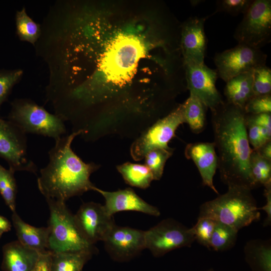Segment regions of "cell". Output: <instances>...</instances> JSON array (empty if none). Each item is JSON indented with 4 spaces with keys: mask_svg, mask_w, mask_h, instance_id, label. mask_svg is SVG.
<instances>
[{
    "mask_svg": "<svg viewBox=\"0 0 271 271\" xmlns=\"http://www.w3.org/2000/svg\"><path fill=\"white\" fill-rule=\"evenodd\" d=\"M155 15V14H154ZM149 21H112L111 11L85 4L70 9L54 33L50 68L63 109L85 117L132 113L142 107L133 97L136 82L147 84L169 66L174 42L157 15Z\"/></svg>",
    "mask_w": 271,
    "mask_h": 271,
    "instance_id": "1",
    "label": "cell"
},
{
    "mask_svg": "<svg viewBox=\"0 0 271 271\" xmlns=\"http://www.w3.org/2000/svg\"><path fill=\"white\" fill-rule=\"evenodd\" d=\"M212 113L214 144L221 181L229 187L252 190L250 157L252 149L247 138L243 109L224 101Z\"/></svg>",
    "mask_w": 271,
    "mask_h": 271,
    "instance_id": "2",
    "label": "cell"
},
{
    "mask_svg": "<svg viewBox=\"0 0 271 271\" xmlns=\"http://www.w3.org/2000/svg\"><path fill=\"white\" fill-rule=\"evenodd\" d=\"M82 132L81 130L72 131L55 140L54 147L48 152V164L41 169L37 180L39 190L46 199L65 202L95 187L90 177L99 166L84 162L71 148L74 138Z\"/></svg>",
    "mask_w": 271,
    "mask_h": 271,
    "instance_id": "3",
    "label": "cell"
},
{
    "mask_svg": "<svg viewBox=\"0 0 271 271\" xmlns=\"http://www.w3.org/2000/svg\"><path fill=\"white\" fill-rule=\"evenodd\" d=\"M258 210L251 190L229 187L225 193L201 205L198 218H209L238 231L259 220Z\"/></svg>",
    "mask_w": 271,
    "mask_h": 271,
    "instance_id": "4",
    "label": "cell"
},
{
    "mask_svg": "<svg viewBox=\"0 0 271 271\" xmlns=\"http://www.w3.org/2000/svg\"><path fill=\"white\" fill-rule=\"evenodd\" d=\"M50 210L48 221V250L53 253L63 252H98L94 245L82 235L73 215L65 202L46 199Z\"/></svg>",
    "mask_w": 271,
    "mask_h": 271,
    "instance_id": "5",
    "label": "cell"
},
{
    "mask_svg": "<svg viewBox=\"0 0 271 271\" xmlns=\"http://www.w3.org/2000/svg\"><path fill=\"white\" fill-rule=\"evenodd\" d=\"M8 120L26 134L31 133L52 138L55 140L65 136L64 121L43 106L27 99H17L11 103Z\"/></svg>",
    "mask_w": 271,
    "mask_h": 271,
    "instance_id": "6",
    "label": "cell"
},
{
    "mask_svg": "<svg viewBox=\"0 0 271 271\" xmlns=\"http://www.w3.org/2000/svg\"><path fill=\"white\" fill-rule=\"evenodd\" d=\"M233 37L239 44L260 48L271 41V1L253 0Z\"/></svg>",
    "mask_w": 271,
    "mask_h": 271,
    "instance_id": "7",
    "label": "cell"
},
{
    "mask_svg": "<svg viewBox=\"0 0 271 271\" xmlns=\"http://www.w3.org/2000/svg\"><path fill=\"white\" fill-rule=\"evenodd\" d=\"M185 123L182 104L148 127L131 145L130 154L136 161L154 149L169 148L168 144L180 125Z\"/></svg>",
    "mask_w": 271,
    "mask_h": 271,
    "instance_id": "8",
    "label": "cell"
},
{
    "mask_svg": "<svg viewBox=\"0 0 271 271\" xmlns=\"http://www.w3.org/2000/svg\"><path fill=\"white\" fill-rule=\"evenodd\" d=\"M146 248L154 256L161 257L173 250L190 247L195 240L192 228L167 218L145 231Z\"/></svg>",
    "mask_w": 271,
    "mask_h": 271,
    "instance_id": "9",
    "label": "cell"
},
{
    "mask_svg": "<svg viewBox=\"0 0 271 271\" xmlns=\"http://www.w3.org/2000/svg\"><path fill=\"white\" fill-rule=\"evenodd\" d=\"M26 134L8 120L0 118V158L14 172L35 173L37 166L27 153Z\"/></svg>",
    "mask_w": 271,
    "mask_h": 271,
    "instance_id": "10",
    "label": "cell"
},
{
    "mask_svg": "<svg viewBox=\"0 0 271 271\" xmlns=\"http://www.w3.org/2000/svg\"><path fill=\"white\" fill-rule=\"evenodd\" d=\"M267 55L260 49L239 44L214 57L218 75L226 82L233 77L265 65Z\"/></svg>",
    "mask_w": 271,
    "mask_h": 271,
    "instance_id": "11",
    "label": "cell"
},
{
    "mask_svg": "<svg viewBox=\"0 0 271 271\" xmlns=\"http://www.w3.org/2000/svg\"><path fill=\"white\" fill-rule=\"evenodd\" d=\"M187 88L209 108L214 110L224 101L216 88L218 77L216 70L205 64L184 65Z\"/></svg>",
    "mask_w": 271,
    "mask_h": 271,
    "instance_id": "12",
    "label": "cell"
},
{
    "mask_svg": "<svg viewBox=\"0 0 271 271\" xmlns=\"http://www.w3.org/2000/svg\"><path fill=\"white\" fill-rule=\"evenodd\" d=\"M74 218L83 237L93 245L103 241L115 224L113 216L107 213L104 205L94 202L82 204Z\"/></svg>",
    "mask_w": 271,
    "mask_h": 271,
    "instance_id": "13",
    "label": "cell"
},
{
    "mask_svg": "<svg viewBox=\"0 0 271 271\" xmlns=\"http://www.w3.org/2000/svg\"><path fill=\"white\" fill-rule=\"evenodd\" d=\"M103 242L112 259L120 262L131 260L146 248L145 231L116 224Z\"/></svg>",
    "mask_w": 271,
    "mask_h": 271,
    "instance_id": "14",
    "label": "cell"
},
{
    "mask_svg": "<svg viewBox=\"0 0 271 271\" xmlns=\"http://www.w3.org/2000/svg\"><path fill=\"white\" fill-rule=\"evenodd\" d=\"M206 17H192L180 26V47L183 64H203L206 49Z\"/></svg>",
    "mask_w": 271,
    "mask_h": 271,
    "instance_id": "15",
    "label": "cell"
},
{
    "mask_svg": "<svg viewBox=\"0 0 271 271\" xmlns=\"http://www.w3.org/2000/svg\"><path fill=\"white\" fill-rule=\"evenodd\" d=\"M95 191L104 197V206L107 213L114 214L123 211H135L158 217L160 215L159 209L141 198L131 188L119 189L116 191H106L94 187Z\"/></svg>",
    "mask_w": 271,
    "mask_h": 271,
    "instance_id": "16",
    "label": "cell"
},
{
    "mask_svg": "<svg viewBox=\"0 0 271 271\" xmlns=\"http://www.w3.org/2000/svg\"><path fill=\"white\" fill-rule=\"evenodd\" d=\"M185 156L196 165L203 184L219 194L213 184V177L218 168V157L214 143L197 142L188 144Z\"/></svg>",
    "mask_w": 271,
    "mask_h": 271,
    "instance_id": "17",
    "label": "cell"
},
{
    "mask_svg": "<svg viewBox=\"0 0 271 271\" xmlns=\"http://www.w3.org/2000/svg\"><path fill=\"white\" fill-rule=\"evenodd\" d=\"M2 250L4 271H32L40 253L18 240L5 244Z\"/></svg>",
    "mask_w": 271,
    "mask_h": 271,
    "instance_id": "18",
    "label": "cell"
},
{
    "mask_svg": "<svg viewBox=\"0 0 271 271\" xmlns=\"http://www.w3.org/2000/svg\"><path fill=\"white\" fill-rule=\"evenodd\" d=\"M12 219L18 241L24 245L39 253L48 250V227H36L24 221L16 211L12 212Z\"/></svg>",
    "mask_w": 271,
    "mask_h": 271,
    "instance_id": "19",
    "label": "cell"
},
{
    "mask_svg": "<svg viewBox=\"0 0 271 271\" xmlns=\"http://www.w3.org/2000/svg\"><path fill=\"white\" fill-rule=\"evenodd\" d=\"M252 71L238 75L226 82L224 93L226 102L243 109L247 101L253 96Z\"/></svg>",
    "mask_w": 271,
    "mask_h": 271,
    "instance_id": "20",
    "label": "cell"
},
{
    "mask_svg": "<svg viewBox=\"0 0 271 271\" xmlns=\"http://www.w3.org/2000/svg\"><path fill=\"white\" fill-rule=\"evenodd\" d=\"M244 251L245 259L252 271H271V245L268 241L250 240Z\"/></svg>",
    "mask_w": 271,
    "mask_h": 271,
    "instance_id": "21",
    "label": "cell"
},
{
    "mask_svg": "<svg viewBox=\"0 0 271 271\" xmlns=\"http://www.w3.org/2000/svg\"><path fill=\"white\" fill-rule=\"evenodd\" d=\"M185 123L195 133L202 132L206 125L207 107L195 95L190 93L189 97L182 104Z\"/></svg>",
    "mask_w": 271,
    "mask_h": 271,
    "instance_id": "22",
    "label": "cell"
},
{
    "mask_svg": "<svg viewBox=\"0 0 271 271\" xmlns=\"http://www.w3.org/2000/svg\"><path fill=\"white\" fill-rule=\"evenodd\" d=\"M93 254L90 251L53 253L51 271H82Z\"/></svg>",
    "mask_w": 271,
    "mask_h": 271,
    "instance_id": "23",
    "label": "cell"
},
{
    "mask_svg": "<svg viewBox=\"0 0 271 271\" xmlns=\"http://www.w3.org/2000/svg\"><path fill=\"white\" fill-rule=\"evenodd\" d=\"M116 168L125 182L133 187L146 189L154 180L151 171L145 165L126 162Z\"/></svg>",
    "mask_w": 271,
    "mask_h": 271,
    "instance_id": "24",
    "label": "cell"
},
{
    "mask_svg": "<svg viewBox=\"0 0 271 271\" xmlns=\"http://www.w3.org/2000/svg\"><path fill=\"white\" fill-rule=\"evenodd\" d=\"M16 32L19 39L35 45L39 39L42 30L39 24L35 22L23 8L16 14Z\"/></svg>",
    "mask_w": 271,
    "mask_h": 271,
    "instance_id": "25",
    "label": "cell"
},
{
    "mask_svg": "<svg viewBox=\"0 0 271 271\" xmlns=\"http://www.w3.org/2000/svg\"><path fill=\"white\" fill-rule=\"evenodd\" d=\"M238 231L220 222H216L210 242V248L217 251L228 250L235 244Z\"/></svg>",
    "mask_w": 271,
    "mask_h": 271,
    "instance_id": "26",
    "label": "cell"
},
{
    "mask_svg": "<svg viewBox=\"0 0 271 271\" xmlns=\"http://www.w3.org/2000/svg\"><path fill=\"white\" fill-rule=\"evenodd\" d=\"M15 172L0 164V194L12 212L16 211L17 186Z\"/></svg>",
    "mask_w": 271,
    "mask_h": 271,
    "instance_id": "27",
    "label": "cell"
},
{
    "mask_svg": "<svg viewBox=\"0 0 271 271\" xmlns=\"http://www.w3.org/2000/svg\"><path fill=\"white\" fill-rule=\"evenodd\" d=\"M250 171L256 185L264 186L271 183V161L252 149L250 157Z\"/></svg>",
    "mask_w": 271,
    "mask_h": 271,
    "instance_id": "28",
    "label": "cell"
},
{
    "mask_svg": "<svg viewBox=\"0 0 271 271\" xmlns=\"http://www.w3.org/2000/svg\"><path fill=\"white\" fill-rule=\"evenodd\" d=\"M173 152L174 149L169 147L154 149L146 154L144 157L145 165L151 171L154 180H160L166 162L172 156Z\"/></svg>",
    "mask_w": 271,
    "mask_h": 271,
    "instance_id": "29",
    "label": "cell"
},
{
    "mask_svg": "<svg viewBox=\"0 0 271 271\" xmlns=\"http://www.w3.org/2000/svg\"><path fill=\"white\" fill-rule=\"evenodd\" d=\"M252 91L253 96L271 95V70L265 65L253 69Z\"/></svg>",
    "mask_w": 271,
    "mask_h": 271,
    "instance_id": "30",
    "label": "cell"
},
{
    "mask_svg": "<svg viewBox=\"0 0 271 271\" xmlns=\"http://www.w3.org/2000/svg\"><path fill=\"white\" fill-rule=\"evenodd\" d=\"M22 75L21 69L0 70V109Z\"/></svg>",
    "mask_w": 271,
    "mask_h": 271,
    "instance_id": "31",
    "label": "cell"
},
{
    "mask_svg": "<svg viewBox=\"0 0 271 271\" xmlns=\"http://www.w3.org/2000/svg\"><path fill=\"white\" fill-rule=\"evenodd\" d=\"M216 221L209 218H198L192 227L195 240L201 245L210 248V242Z\"/></svg>",
    "mask_w": 271,
    "mask_h": 271,
    "instance_id": "32",
    "label": "cell"
},
{
    "mask_svg": "<svg viewBox=\"0 0 271 271\" xmlns=\"http://www.w3.org/2000/svg\"><path fill=\"white\" fill-rule=\"evenodd\" d=\"M253 0H219L216 2L217 12H225L232 16L244 14Z\"/></svg>",
    "mask_w": 271,
    "mask_h": 271,
    "instance_id": "33",
    "label": "cell"
},
{
    "mask_svg": "<svg viewBox=\"0 0 271 271\" xmlns=\"http://www.w3.org/2000/svg\"><path fill=\"white\" fill-rule=\"evenodd\" d=\"M243 110L248 114L271 113V95L252 96L245 104Z\"/></svg>",
    "mask_w": 271,
    "mask_h": 271,
    "instance_id": "34",
    "label": "cell"
},
{
    "mask_svg": "<svg viewBox=\"0 0 271 271\" xmlns=\"http://www.w3.org/2000/svg\"><path fill=\"white\" fill-rule=\"evenodd\" d=\"M245 119L248 140L249 144L253 147V150H257L269 142L264 137L260 127L246 114Z\"/></svg>",
    "mask_w": 271,
    "mask_h": 271,
    "instance_id": "35",
    "label": "cell"
},
{
    "mask_svg": "<svg viewBox=\"0 0 271 271\" xmlns=\"http://www.w3.org/2000/svg\"><path fill=\"white\" fill-rule=\"evenodd\" d=\"M52 254L49 250L40 253L32 271H51Z\"/></svg>",
    "mask_w": 271,
    "mask_h": 271,
    "instance_id": "36",
    "label": "cell"
},
{
    "mask_svg": "<svg viewBox=\"0 0 271 271\" xmlns=\"http://www.w3.org/2000/svg\"><path fill=\"white\" fill-rule=\"evenodd\" d=\"M264 195L266 198V203L263 206L258 208V210L264 211L266 214V217L264 221L263 226H267L271 223V183L264 186Z\"/></svg>",
    "mask_w": 271,
    "mask_h": 271,
    "instance_id": "37",
    "label": "cell"
},
{
    "mask_svg": "<svg viewBox=\"0 0 271 271\" xmlns=\"http://www.w3.org/2000/svg\"><path fill=\"white\" fill-rule=\"evenodd\" d=\"M246 114L258 126L271 131V113Z\"/></svg>",
    "mask_w": 271,
    "mask_h": 271,
    "instance_id": "38",
    "label": "cell"
},
{
    "mask_svg": "<svg viewBox=\"0 0 271 271\" xmlns=\"http://www.w3.org/2000/svg\"><path fill=\"white\" fill-rule=\"evenodd\" d=\"M255 151L261 156L271 161V141L266 143Z\"/></svg>",
    "mask_w": 271,
    "mask_h": 271,
    "instance_id": "39",
    "label": "cell"
},
{
    "mask_svg": "<svg viewBox=\"0 0 271 271\" xmlns=\"http://www.w3.org/2000/svg\"><path fill=\"white\" fill-rule=\"evenodd\" d=\"M11 223L5 217L0 215V235L11 229Z\"/></svg>",
    "mask_w": 271,
    "mask_h": 271,
    "instance_id": "40",
    "label": "cell"
},
{
    "mask_svg": "<svg viewBox=\"0 0 271 271\" xmlns=\"http://www.w3.org/2000/svg\"><path fill=\"white\" fill-rule=\"evenodd\" d=\"M190 2H191V3L192 6H195L197 5L198 4L201 3L202 1L195 0V1H191Z\"/></svg>",
    "mask_w": 271,
    "mask_h": 271,
    "instance_id": "41",
    "label": "cell"
},
{
    "mask_svg": "<svg viewBox=\"0 0 271 271\" xmlns=\"http://www.w3.org/2000/svg\"><path fill=\"white\" fill-rule=\"evenodd\" d=\"M206 271H214V270L212 268H211V269H208V270H207Z\"/></svg>",
    "mask_w": 271,
    "mask_h": 271,
    "instance_id": "42",
    "label": "cell"
},
{
    "mask_svg": "<svg viewBox=\"0 0 271 271\" xmlns=\"http://www.w3.org/2000/svg\"><path fill=\"white\" fill-rule=\"evenodd\" d=\"M1 237H2V235H0V238H1Z\"/></svg>",
    "mask_w": 271,
    "mask_h": 271,
    "instance_id": "43",
    "label": "cell"
}]
</instances>
